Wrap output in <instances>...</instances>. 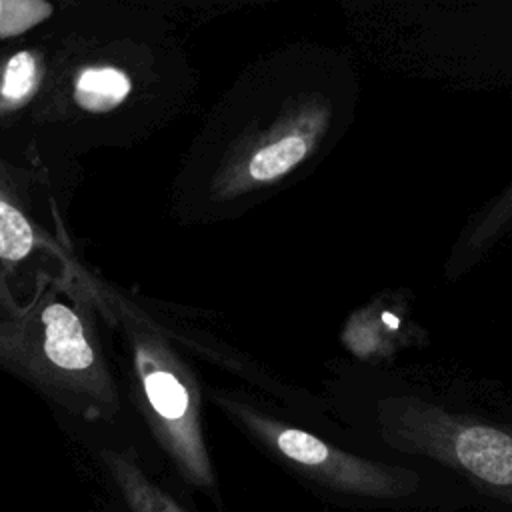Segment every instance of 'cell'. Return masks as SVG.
<instances>
[{"label":"cell","instance_id":"cell-1","mask_svg":"<svg viewBox=\"0 0 512 512\" xmlns=\"http://www.w3.org/2000/svg\"><path fill=\"white\" fill-rule=\"evenodd\" d=\"M378 428L392 448L434 460L512 506V430L418 398L380 404Z\"/></svg>","mask_w":512,"mask_h":512},{"label":"cell","instance_id":"cell-2","mask_svg":"<svg viewBox=\"0 0 512 512\" xmlns=\"http://www.w3.org/2000/svg\"><path fill=\"white\" fill-rule=\"evenodd\" d=\"M230 410L262 446L330 490L362 498L396 500L414 494L420 486V476L408 468L386 466L350 454L306 430L288 426L238 402H232Z\"/></svg>","mask_w":512,"mask_h":512},{"label":"cell","instance_id":"cell-3","mask_svg":"<svg viewBox=\"0 0 512 512\" xmlns=\"http://www.w3.org/2000/svg\"><path fill=\"white\" fill-rule=\"evenodd\" d=\"M326 126L328 108L312 102L280 118L244 156L240 180L248 186H264L282 178L314 150Z\"/></svg>","mask_w":512,"mask_h":512},{"label":"cell","instance_id":"cell-4","mask_svg":"<svg viewBox=\"0 0 512 512\" xmlns=\"http://www.w3.org/2000/svg\"><path fill=\"white\" fill-rule=\"evenodd\" d=\"M44 352L64 370H84L92 364L94 354L86 342L80 318L62 304H52L42 314Z\"/></svg>","mask_w":512,"mask_h":512},{"label":"cell","instance_id":"cell-5","mask_svg":"<svg viewBox=\"0 0 512 512\" xmlns=\"http://www.w3.org/2000/svg\"><path fill=\"white\" fill-rule=\"evenodd\" d=\"M130 92V80L116 68H88L74 86L78 106L88 112H108L116 108Z\"/></svg>","mask_w":512,"mask_h":512},{"label":"cell","instance_id":"cell-6","mask_svg":"<svg viewBox=\"0 0 512 512\" xmlns=\"http://www.w3.org/2000/svg\"><path fill=\"white\" fill-rule=\"evenodd\" d=\"M110 470L130 512H184L172 496L150 482L128 460H112Z\"/></svg>","mask_w":512,"mask_h":512},{"label":"cell","instance_id":"cell-7","mask_svg":"<svg viewBox=\"0 0 512 512\" xmlns=\"http://www.w3.org/2000/svg\"><path fill=\"white\" fill-rule=\"evenodd\" d=\"M34 236L26 218L0 200V258L22 260L32 248Z\"/></svg>","mask_w":512,"mask_h":512},{"label":"cell","instance_id":"cell-8","mask_svg":"<svg viewBox=\"0 0 512 512\" xmlns=\"http://www.w3.org/2000/svg\"><path fill=\"white\" fill-rule=\"evenodd\" d=\"M50 14V6L30 0H0V36L20 34Z\"/></svg>","mask_w":512,"mask_h":512},{"label":"cell","instance_id":"cell-9","mask_svg":"<svg viewBox=\"0 0 512 512\" xmlns=\"http://www.w3.org/2000/svg\"><path fill=\"white\" fill-rule=\"evenodd\" d=\"M36 86V58L30 52H18L8 60L2 96L8 100H20Z\"/></svg>","mask_w":512,"mask_h":512},{"label":"cell","instance_id":"cell-10","mask_svg":"<svg viewBox=\"0 0 512 512\" xmlns=\"http://www.w3.org/2000/svg\"><path fill=\"white\" fill-rule=\"evenodd\" d=\"M510 214H512V186H510L508 194L502 196V200L494 206L492 214L482 222V228H480L482 232H478V234L474 236V240H482V238L490 236L498 226H502V224L510 218Z\"/></svg>","mask_w":512,"mask_h":512}]
</instances>
